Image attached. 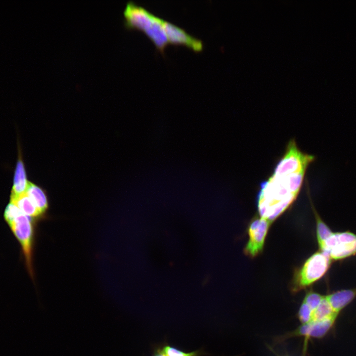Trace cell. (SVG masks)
I'll list each match as a JSON object with an SVG mask.
<instances>
[{"instance_id":"cell-1","label":"cell","mask_w":356,"mask_h":356,"mask_svg":"<svg viewBox=\"0 0 356 356\" xmlns=\"http://www.w3.org/2000/svg\"><path fill=\"white\" fill-rule=\"evenodd\" d=\"M305 173L274 170L271 176L261 184L257 196L260 217L272 223L287 209L300 191Z\"/></svg>"},{"instance_id":"cell-2","label":"cell","mask_w":356,"mask_h":356,"mask_svg":"<svg viewBox=\"0 0 356 356\" xmlns=\"http://www.w3.org/2000/svg\"><path fill=\"white\" fill-rule=\"evenodd\" d=\"M332 262L321 251L312 254L295 271L290 285L292 292H298L321 279L329 270Z\"/></svg>"},{"instance_id":"cell-3","label":"cell","mask_w":356,"mask_h":356,"mask_svg":"<svg viewBox=\"0 0 356 356\" xmlns=\"http://www.w3.org/2000/svg\"><path fill=\"white\" fill-rule=\"evenodd\" d=\"M332 261H341L356 255V234L350 231L332 232L319 248Z\"/></svg>"},{"instance_id":"cell-4","label":"cell","mask_w":356,"mask_h":356,"mask_svg":"<svg viewBox=\"0 0 356 356\" xmlns=\"http://www.w3.org/2000/svg\"><path fill=\"white\" fill-rule=\"evenodd\" d=\"M9 225L22 246L29 272L33 276V229L30 219L29 217L22 213Z\"/></svg>"},{"instance_id":"cell-5","label":"cell","mask_w":356,"mask_h":356,"mask_svg":"<svg viewBox=\"0 0 356 356\" xmlns=\"http://www.w3.org/2000/svg\"><path fill=\"white\" fill-rule=\"evenodd\" d=\"M271 223L268 220L261 217L256 218L250 222L248 230L249 240L244 249L246 256L254 258L262 252Z\"/></svg>"},{"instance_id":"cell-6","label":"cell","mask_w":356,"mask_h":356,"mask_svg":"<svg viewBox=\"0 0 356 356\" xmlns=\"http://www.w3.org/2000/svg\"><path fill=\"white\" fill-rule=\"evenodd\" d=\"M123 14L125 17L124 25L126 28L142 31L153 15L146 9L133 1L127 2Z\"/></svg>"},{"instance_id":"cell-7","label":"cell","mask_w":356,"mask_h":356,"mask_svg":"<svg viewBox=\"0 0 356 356\" xmlns=\"http://www.w3.org/2000/svg\"><path fill=\"white\" fill-rule=\"evenodd\" d=\"M163 25L169 43L184 44L196 51L203 49L202 41L189 34L183 29L164 20Z\"/></svg>"},{"instance_id":"cell-8","label":"cell","mask_w":356,"mask_h":356,"mask_svg":"<svg viewBox=\"0 0 356 356\" xmlns=\"http://www.w3.org/2000/svg\"><path fill=\"white\" fill-rule=\"evenodd\" d=\"M163 22L164 19L153 15L143 31L152 41L156 48L164 54V49L169 42Z\"/></svg>"},{"instance_id":"cell-9","label":"cell","mask_w":356,"mask_h":356,"mask_svg":"<svg viewBox=\"0 0 356 356\" xmlns=\"http://www.w3.org/2000/svg\"><path fill=\"white\" fill-rule=\"evenodd\" d=\"M356 297V287L341 289L325 296L333 311L338 313Z\"/></svg>"},{"instance_id":"cell-10","label":"cell","mask_w":356,"mask_h":356,"mask_svg":"<svg viewBox=\"0 0 356 356\" xmlns=\"http://www.w3.org/2000/svg\"><path fill=\"white\" fill-rule=\"evenodd\" d=\"M28 182L24 165L21 154L19 153L15 170L11 195H19L25 193Z\"/></svg>"},{"instance_id":"cell-11","label":"cell","mask_w":356,"mask_h":356,"mask_svg":"<svg viewBox=\"0 0 356 356\" xmlns=\"http://www.w3.org/2000/svg\"><path fill=\"white\" fill-rule=\"evenodd\" d=\"M10 202L15 204L23 214L29 217H38L42 213L26 193L19 195H10Z\"/></svg>"},{"instance_id":"cell-12","label":"cell","mask_w":356,"mask_h":356,"mask_svg":"<svg viewBox=\"0 0 356 356\" xmlns=\"http://www.w3.org/2000/svg\"><path fill=\"white\" fill-rule=\"evenodd\" d=\"M25 193L43 215L48 207L47 198L44 190L40 187L29 181Z\"/></svg>"},{"instance_id":"cell-13","label":"cell","mask_w":356,"mask_h":356,"mask_svg":"<svg viewBox=\"0 0 356 356\" xmlns=\"http://www.w3.org/2000/svg\"><path fill=\"white\" fill-rule=\"evenodd\" d=\"M337 316L336 315L319 321L310 322L305 340L307 341L311 337L320 338L323 337L333 325Z\"/></svg>"},{"instance_id":"cell-14","label":"cell","mask_w":356,"mask_h":356,"mask_svg":"<svg viewBox=\"0 0 356 356\" xmlns=\"http://www.w3.org/2000/svg\"><path fill=\"white\" fill-rule=\"evenodd\" d=\"M324 296L318 306L312 312L311 321H316L337 315Z\"/></svg>"},{"instance_id":"cell-15","label":"cell","mask_w":356,"mask_h":356,"mask_svg":"<svg viewBox=\"0 0 356 356\" xmlns=\"http://www.w3.org/2000/svg\"><path fill=\"white\" fill-rule=\"evenodd\" d=\"M314 215L316 224L317 241L320 248L333 231L315 211Z\"/></svg>"},{"instance_id":"cell-16","label":"cell","mask_w":356,"mask_h":356,"mask_svg":"<svg viewBox=\"0 0 356 356\" xmlns=\"http://www.w3.org/2000/svg\"><path fill=\"white\" fill-rule=\"evenodd\" d=\"M324 297V296L311 290L306 294L303 301L313 311L318 306Z\"/></svg>"},{"instance_id":"cell-17","label":"cell","mask_w":356,"mask_h":356,"mask_svg":"<svg viewBox=\"0 0 356 356\" xmlns=\"http://www.w3.org/2000/svg\"><path fill=\"white\" fill-rule=\"evenodd\" d=\"M22 213H23L22 212L15 204L10 202L5 210L4 217L6 221L9 224Z\"/></svg>"},{"instance_id":"cell-18","label":"cell","mask_w":356,"mask_h":356,"mask_svg":"<svg viewBox=\"0 0 356 356\" xmlns=\"http://www.w3.org/2000/svg\"><path fill=\"white\" fill-rule=\"evenodd\" d=\"M312 310L304 301L298 312V317L302 324L310 322L311 320Z\"/></svg>"},{"instance_id":"cell-19","label":"cell","mask_w":356,"mask_h":356,"mask_svg":"<svg viewBox=\"0 0 356 356\" xmlns=\"http://www.w3.org/2000/svg\"><path fill=\"white\" fill-rule=\"evenodd\" d=\"M162 350L165 356H189L191 354V353H185L170 346H165Z\"/></svg>"},{"instance_id":"cell-20","label":"cell","mask_w":356,"mask_h":356,"mask_svg":"<svg viewBox=\"0 0 356 356\" xmlns=\"http://www.w3.org/2000/svg\"><path fill=\"white\" fill-rule=\"evenodd\" d=\"M152 356H165L162 349L158 350Z\"/></svg>"},{"instance_id":"cell-21","label":"cell","mask_w":356,"mask_h":356,"mask_svg":"<svg viewBox=\"0 0 356 356\" xmlns=\"http://www.w3.org/2000/svg\"><path fill=\"white\" fill-rule=\"evenodd\" d=\"M198 356L197 352H193L191 353L190 355L189 356Z\"/></svg>"}]
</instances>
